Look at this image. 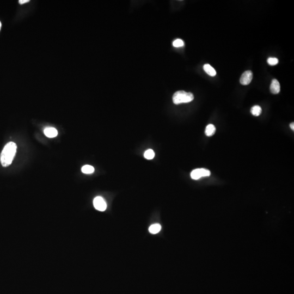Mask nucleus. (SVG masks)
Instances as JSON below:
<instances>
[{
    "instance_id": "nucleus-1",
    "label": "nucleus",
    "mask_w": 294,
    "mask_h": 294,
    "mask_svg": "<svg viewBox=\"0 0 294 294\" xmlns=\"http://www.w3.org/2000/svg\"><path fill=\"white\" fill-rule=\"evenodd\" d=\"M17 144L10 142L4 147L1 154L0 160L3 167H7L11 164L17 152Z\"/></svg>"
},
{
    "instance_id": "nucleus-2",
    "label": "nucleus",
    "mask_w": 294,
    "mask_h": 294,
    "mask_svg": "<svg viewBox=\"0 0 294 294\" xmlns=\"http://www.w3.org/2000/svg\"><path fill=\"white\" fill-rule=\"evenodd\" d=\"M193 99L194 96L192 93L183 91L175 92L173 96V101L176 105L190 103Z\"/></svg>"
},
{
    "instance_id": "nucleus-3",
    "label": "nucleus",
    "mask_w": 294,
    "mask_h": 294,
    "mask_svg": "<svg viewBox=\"0 0 294 294\" xmlns=\"http://www.w3.org/2000/svg\"><path fill=\"white\" fill-rule=\"evenodd\" d=\"M211 174L210 171L205 168H197L194 169L191 173V177L193 180H198L200 178L209 177Z\"/></svg>"
},
{
    "instance_id": "nucleus-4",
    "label": "nucleus",
    "mask_w": 294,
    "mask_h": 294,
    "mask_svg": "<svg viewBox=\"0 0 294 294\" xmlns=\"http://www.w3.org/2000/svg\"><path fill=\"white\" fill-rule=\"evenodd\" d=\"M93 205L95 208L100 211H104L107 208V204L105 200L99 196L95 198L93 200Z\"/></svg>"
},
{
    "instance_id": "nucleus-5",
    "label": "nucleus",
    "mask_w": 294,
    "mask_h": 294,
    "mask_svg": "<svg viewBox=\"0 0 294 294\" xmlns=\"http://www.w3.org/2000/svg\"><path fill=\"white\" fill-rule=\"evenodd\" d=\"M252 78V72L251 70H247L242 74L240 82L242 85H248L251 82Z\"/></svg>"
},
{
    "instance_id": "nucleus-6",
    "label": "nucleus",
    "mask_w": 294,
    "mask_h": 294,
    "mask_svg": "<svg viewBox=\"0 0 294 294\" xmlns=\"http://www.w3.org/2000/svg\"><path fill=\"white\" fill-rule=\"evenodd\" d=\"M280 83L276 79L272 80V82L270 85V91L272 94H277L280 92Z\"/></svg>"
},
{
    "instance_id": "nucleus-7",
    "label": "nucleus",
    "mask_w": 294,
    "mask_h": 294,
    "mask_svg": "<svg viewBox=\"0 0 294 294\" xmlns=\"http://www.w3.org/2000/svg\"><path fill=\"white\" fill-rule=\"evenodd\" d=\"M44 134L45 136L49 138H53L57 136L58 131L54 128H46L44 130Z\"/></svg>"
},
{
    "instance_id": "nucleus-8",
    "label": "nucleus",
    "mask_w": 294,
    "mask_h": 294,
    "mask_svg": "<svg viewBox=\"0 0 294 294\" xmlns=\"http://www.w3.org/2000/svg\"><path fill=\"white\" fill-rule=\"evenodd\" d=\"M203 69L205 72L211 76H215L216 75V72L214 68L211 67L210 64H206L203 66Z\"/></svg>"
},
{
    "instance_id": "nucleus-9",
    "label": "nucleus",
    "mask_w": 294,
    "mask_h": 294,
    "mask_svg": "<svg viewBox=\"0 0 294 294\" xmlns=\"http://www.w3.org/2000/svg\"><path fill=\"white\" fill-rule=\"evenodd\" d=\"M216 132V128L213 124H209L206 126L205 129V135L207 136H211L214 135Z\"/></svg>"
},
{
    "instance_id": "nucleus-10",
    "label": "nucleus",
    "mask_w": 294,
    "mask_h": 294,
    "mask_svg": "<svg viewBox=\"0 0 294 294\" xmlns=\"http://www.w3.org/2000/svg\"><path fill=\"white\" fill-rule=\"evenodd\" d=\"M161 229V225L159 224H154L150 226L149 228V231L152 234H156L160 232Z\"/></svg>"
},
{
    "instance_id": "nucleus-11",
    "label": "nucleus",
    "mask_w": 294,
    "mask_h": 294,
    "mask_svg": "<svg viewBox=\"0 0 294 294\" xmlns=\"http://www.w3.org/2000/svg\"><path fill=\"white\" fill-rule=\"evenodd\" d=\"M94 168L91 165H85L81 168V171L82 173L87 174H92L94 172Z\"/></svg>"
},
{
    "instance_id": "nucleus-12",
    "label": "nucleus",
    "mask_w": 294,
    "mask_h": 294,
    "mask_svg": "<svg viewBox=\"0 0 294 294\" xmlns=\"http://www.w3.org/2000/svg\"><path fill=\"white\" fill-rule=\"evenodd\" d=\"M262 109L260 106L258 105L254 106L251 108V112L254 116H259L261 113Z\"/></svg>"
},
{
    "instance_id": "nucleus-13",
    "label": "nucleus",
    "mask_w": 294,
    "mask_h": 294,
    "mask_svg": "<svg viewBox=\"0 0 294 294\" xmlns=\"http://www.w3.org/2000/svg\"><path fill=\"white\" fill-rule=\"evenodd\" d=\"M144 156L147 160H152L155 156V153L152 149H148L145 152Z\"/></svg>"
},
{
    "instance_id": "nucleus-14",
    "label": "nucleus",
    "mask_w": 294,
    "mask_h": 294,
    "mask_svg": "<svg viewBox=\"0 0 294 294\" xmlns=\"http://www.w3.org/2000/svg\"><path fill=\"white\" fill-rule=\"evenodd\" d=\"M184 43L183 40L181 39H176L173 42V45L175 47H181L184 46Z\"/></svg>"
},
{
    "instance_id": "nucleus-15",
    "label": "nucleus",
    "mask_w": 294,
    "mask_h": 294,
    "mask_svg": "<svg viewBox=\"0 0 294 294\" xmlns=\"http://www.w3.org/2000/svg\"><path fill=\"white\" fill-rule=\"evenodd\" d=\"M267 63L270 66H275L278 63V59L276 58H272L270 57L267 59Z\"/></svg>"
},
{
    "instance_id": "nucleus-16",
    "label": "nucleus",
    "mask_w": 294,
    "mask_h": 294,
    "mask_svg": "<svg viewBox=\"0 0 294 294\" xmlns=\"http://www.w3.org/2000/svg\"><path fill=\"white\" fill-rule=\"evenodd\" d=\"M28 2H30V0H20L19 3L20 5H23L24 3H27Z\"/></svg>"
},
{
    "instance_id": "nucleus-17",
    "label": "nucleus",
    "mask_w": 294,
    "mask_h": 294,
    "mask_svg": "<svg viewBox=\"0 0 294 294\" xmlns=\"http://www.w3.org/2000/svg\"><path fill=\"white\" fill-rule=\"evenodd\" d=\"M290 127L292 129V130H294V122L291 123V124H290Z\"/></svg>"
},
{
    "instance_id": "nucleus-18",
    "label": "nucleus",
    "mask_w": 294,
    "mask_h": 294,
    "mask_svg": "<svg viewBox=\"0 0 294 294\" xmlns=\"http://www.w3.org/2000/svg\"><path fill=\"white\" fill-rule=\"evenodd\" d=\"M1 26H2V24H1V21H0V30H1Z\"/></svg>"
}]
</instances>
